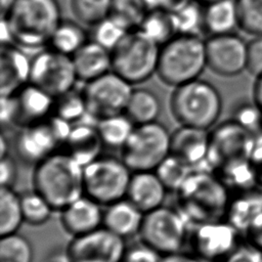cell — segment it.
I'll use <instances>...</instances> for the list:
<instances>
[{
  "instance_id": "cell-1",
  "label": "cell",
  "mask_w": 262,
  "mask_h": 262,
  "mask_svg": "<svg viewBox=\"0 0 262 262\" xmlns=\"http://www.w3.org/2000/svg\"><path fill=\"white\" fill-rule=\"evenodd\" d=\"M229 189L210 170L195 169L176 190L178 211L195 225L225 219L231 199Z\"/></svg>"
},
{
  "instance_id": "cell-2",
  "label": "cell",
  "mask_w": 262,
  "mask_h": 262,
  "mask_svg": "<svg viewBox=\"0 0 262 262\" xmlns=\"http://www.w3.org/2000/svg\"><path fill=\"white\" fill-rule=\"evenodd\" d=\"M2 17L9 25L12 44L33 52L48 46L52 33L62 19L57 0H16Z\"/></svg>"
},
{
  "instance_id": "cell-3",
  "label": "cell",
  "mask_w": 262,
  "mask_h": 262,
  "mask_svg": "<svg viewBox=\"0 0 262 262\" xmlns=\"http://www.w3.org/2000/svg\"><path fill=\"white\" fill-rule=\"evenodd\" d=\"M84 167L66 151H55L35 166L34 190L53 210H62L84 194Z\"/></svg>"
},
{
  "instance_id": "cell-4",
  "label": "cell",
  "mask_w": 262,
  "mask_h": 262,
  "mask_svg": "<svg viewBox=\"0 0 262 262\" xmlns=\"http://www.w3.org/2000/svg\"><path fill=\"white\" fill-rule=\"evenodd\" d=\"M206 68V40L199 35L177 34L161 45L157 75L163 83L177 87L199 79Z\"/></svg>"
},
{
  "instance_id": "cell-5",
  "label": "cell",
  "mask_w": 262,
  "mask_h": 262,
  "mask_svg": "<svg viewBox=\"0 0 262 262\" xmlns=\"http://www.w3.org/2000/svg\"><path fill=\"white\" fill-rule=\"evenodd\" d=\"M169 105L180 125L208 130L219 120L223 103L218 89L199 78L174 87Z\"/></svg>"
},
{
  "instance_id": "cell-6",
  "label": "cell",
  "mask_w": 262,
  "mask_h": 262,
  "mask_svg": "<svg viewBox=\"0 0 262 262\" xmlns=\"http://www.w3.org/2000/svg\"><path fill=\"white\" fill-rule=\"evenodd\" d=\"M161 46L140 30L128 32L111 51L112 71L132 85L157 74Z\"/></svg>"
},
{
  "instance_id": "cell-7",
  "label": "cell",
  "mask_w": 262,
  "mask_h": 262,
  "mask_svg": "<svg viewBox=\"0 0 262 262\" xmlns=\"http://www.w3.org/2000/svg\"><path fill=\"white\" fill-rule=\"evenodd\" d=\"M170 151L171 133L156 121L135 125L121 148V159L133 172L155 171Z\"/></svg>"
},
{
  "instance_id": "cell-8",
  "label": "cell",
  "mask_w": 262,
  "mask_h": 262,
  "mask_svg": "<svg viewBox=\"0 0 262 262\" xmlns=\"http://www.w3.org/2000/svg\"><path fill=\"white\" fill-rule=\"evenodd\" d=\"M131 176L122 159L99 157L84 167V194L108 206L126 196Z\"/></svg>"
},
{
  "instance_id": "cell-9",
  "label": "cell",
  "mask_w": 262,
  "mask_h": 262,
  "mask_svg": "<svg viewBox=\"0 0 262 262\" xmlns=\"http://www.w3.org/2000/svg\"><path fill=\"white\" fill-rule=\"evenodd\" d=\"M141 242L161 256L179 253L187 236V221L177 210L159 207L144 214Z\"/></svg>"
},
{
  "instance_id": "cell-10",
  "label": "cell",
  "mask_w": 262,
  "mask_h": 262,
  "mask_svg": "<svg viewBox=\"0 0 262 262\" xmlns=\"http://www.w3.org/2000/svg\"><path fill=\"white\" fill-rule=\"evenodd\" d=\"M72 125L52 115L48 119L20 127L15 138V149L20 160L38 164L63 145Z\"/></svg>"
},
{
  "instance_id": "cell-11",
  "label": "cell",
  "mask_w": 262,
  "mask_h": 262,
  "mask_svg": "<svg viewBox=\"0 0 262 262\" xmlns=\"http://www.w3.org/2000/svg\"><path fill=\"white\" fill-rule=\"evenodd\" d=\"M77 81L72 56L48 47L35 52L31 57L30 83L45 90L54 98L75 88Z\"/></svg>"
},
{
  "instance_id": "cell-12",
  "label": "cell",
  "mask_w": 262,
  "mask_h": 262,
  "mask_svg": "<svg viewBox=\"0 0 262 262\" xmlns=\"http://www.w3.org/2000/svg\"><path fill=\"white\" fill-rule=\"evenodd\" d=\"M124 78L111 71L85 83L82 90L88 114L97 121L125 112L134 88Z\"/></svg>"
},
{
  "instance_id": "cell-13",
  "label": "cell",
  "mask_w": 262,
  "mask_h": 262,
  "mask_svg": "<svg viewBox=\"0 0 262 262\" xmlns=\"http://www.w3.org/2000/svg\"><path fill=\"white\" fill-rule=\"evenodd\" d=\"M257 136L230 119L210 133L207 165L215 171L221 166L251 158Z\"/></svg>"
},
{
  "instance_id": "cell-14",
  "label": "cell",
  "mask_w": 262,
  "mask_h": 262,
  "mask_svg": "<svg viewBox=\"0 0 262 262\" xmlns=\"http://www.w3.org/2000/svg\"><path fill=\"white\" fill-rule=\"evenodd\" d=\"M125 251L124 238L102 226L74 236L67 247L66 255L71 262H121Z\"/></svg>"
},
{
  "instance_id": "cell-15",
  "label": "cell",
  "mask_w": 262,
  "mask_h": 262,
  "mask_svg": "<svg viewBox=\"0 0 262 262\" xmlns=\"http://www.w3.org/2000/svg\"><path fill=\"white\" fill-rule=\"evenodd\" d=\"M242 234L226 219L195 225L191 245L199 258L205 261H222L241 243Z\"/></svg>"
},
{
  "instance_id": "cell-16",
  "label": "cell",
  "mask_w": 262,
  "mask_h": 262,
  "mask_svg": "<svg viewBox=\"0 0 262 262\" xmlns=\"http://www.w3.org/2000/svg\"><path fill=\"white\" fill-rule=\"evenodd\" d=\"M248 42L235 33L214 35L206 40L207 66L222 77H234L247 71Z\"/></svg>"
},
{
  "instance_id": "cell-17",
  "label": "cell",
  "mask_w": 262,
  "mask_h": 262,
  "mask_svg": "<svg viewBox=\"0 0 262 262\" xmlns=\"http://www.w3.org/2000/svg\"><path fill=\"white\" fill-rule=\"evenodd\" d=\"M210 133L208 130L182 126L171 133V151L190 167L203 169L207 164L209 152Z\"/></svg>"
},
{
  "instance_id": "cell-18",
  "label": "cell",
  "mask_w": 262,
  "mask_h": 262,
  "mask_svg": "<svg viewBox=\"0 0 262 262\" xmlns=\"http://www.w3.org/2000/svg\"><path fill=\"white\" fill-rule=\"evenodd\" d=\"M31 58L15 44L2 45L0 56V95H14L30 82Z\"/></svg>"
},
{
  "instance_id": "cell-19",
  "label": "cell",
  "mask_w": 262,
  "mask_h": 262,
  "mask_svg": "<svg viewBox=\"0 0 262 262\" xmlns=\"http://www.w3.org/2000/svg\"><path fill=\"white\" fill-rule=\"evenodd\" d=\"M16 124L19 127L44 121L53 115L55 98L33 83H27L15 94Z\"/></svg>"
},
{
  "instance_id": "cell-20",
  "label": "cell",
  "mask_w": 262,
  "mask_h": 262,
  "mask_svg": "<svg viewBox=\"0 0 262 262\" xmlns=\"http://www.w3.org/2000/svg\"><path fill=\"white\" fill-rule=\"evenodd\" d=\"M102 218L99 204L84 194L60 210L61 225L73 237L99 228Z\"/></svg>"
},
{
  "instance_id": "cell-21",
  "label": "cell",
  "mask_w": 262,
  "mask_h": 262,
  "mask_svg": "<svg viewBox=\"0 0 262 262\" xmlns=\"http://www.w3.org/2000/svg\"><path fill=\"white\" fill-rule=\"evenodd\" d=\"M96 122L82 121L73 124L66 139V152L83 167L99 158L104 145L97 130Z\"/></svg>"
},
{
  "instance_id": "cell-22",
  "label": "cell",
  "mask_w": 262,
  "mask_h": 262,
  "mask_svg": "<svg viewBox=\"0 0 262 262\" xmlns=\"http://www.w3.org/2000/svg\"><path fill=\"white\" fill-rule=\"evenodd\" d=\"M166 190L155 171L134 172L128 185L126 199L145 214L162 206Z\"/></svg>"
},
{
  "instance_id": "cell-23",
  "label": "cell",
  "mask_w": 262,
  "mask_h": 262,
  "mask_svg": "<svg viewBox=\"0 0 262 262\" xmlns=\"http://www.w3.org/2000/svg\"><path fill=\"white\" fill-rule=\"evenodd\" d=\"M262 217V188L255 187L235 192L231 196L225 219L232 224L242 235Z\"/></svg>"
},
{
  "instance_id": "cell-24",
  "label": "cell",
  "mask_w": 262,
  "mask_h": 262,
  "mask_svg": "<svg viewBox=\"0 0 262 262\" xmlns=\"http://www.w3.org/2000/svg\"><path fill=\"white\" fill-rule=\"evenodd\" d=\"M78 81L90 82L112 71V53L95 41L86 42L73 56Z\"/></svg>"
},
{
  "instance_id": "cell-25",
  "label": "cell",
  "mask_w": 262,
  "mask_h": 262,
  "mask_svg": "<svg viewBox=\"0 0 262 262\" xmlns=\"http://www.w3.org/2000/svg\"><path fill=\"white\" fill-rule=\"evenodd\" d=\"M144 213L129 200H120L107 206L102 225L116 235L125 238L139 233Z\"/></svg>"
},
{
  "instance_id": "cell-26",
  "label": "cell",
  "mask_w": 262,
  "mask_h": 262,
  "mask_svg": "<svg viewBox=\"0 0 262 262\" xmlns=\"http://www.w3.org/2000/svg\"><path fill=\"white\" fill-rule=\"evenodd\" d=\"M239 29L235 0H215L204 4V31L210 36L235 33Z\"/></svg>"
},
{
  "instance_id": "cell-27",
  "label": "cell",
  "mask_w": 262,
  "mask_h": 262,
  "mask_svg": "<svg viewBox=\"0 0 262 262\" xmlns=\"http://www.w3.org/2000/svg\"><path fill=\"white\" fill-rule=\"evenodd\" d=\"M162 111V102L158 94L149 89H133L125 114L135 125L156 122Z\"/></svg>"
},
{
  "instance_id": "cell-28",
  "label": "cell",
  "mask_w": 262,
  "mask_h": 262,
  "mask_svg": "<svg viewBox=\"0 0 262 262\" xmlns=\"http://www.w3.org/2000/svg\"><path fill=\"white\" fill-rule=\"evenodd\" d=\"M88 35L82 24L78 20L61 19L51 35L48 47L73 56L86 42Z\"/></svg>"
},
{
  "instance_id": "cell-29",
  "label": "cell",
  "mask_w": 262,
  "mask_h": 262,
  "mask_svg": "<svg viewBox=\"0 0 262 262\" xmlns=\"http://www.w3.org/2000/svg\"><path fill=\"white\" fill-rule=\"evenodd\" d=\"M96 126L104 145L121 149L131 135L135 124L125 113H121L99 119Z\"/></svg>"
},
{
  "instance_id": "cell-30",
  "label": "cell",
  "mask_w": 262,
  "mask_h": 262,
  "mask_svg": "<svg viewBox=\"0 0 262 262\" xmlns=\"http://www.w3.org/2000/svg\"><path fill=\"white\" fill-rule=\"evenodd\" d=\"M138 30L143 32L160 46L178 34L173 12L163 8L149 9Z\"/></svg>"
},
{
  "instance_id": "cell-31",
  "label": "cell",
  "mask_w": 262,
  "mask_h": 262,
  "mask_svg": "<svg viewBox=\"0 0 262 262\" xmlns=\"http://www.w3.org/2000/svg\"><path fill=\"white\" fill-rule=\"evenodd\" d=\"M24 221L20 196L11 187L0 190V235L16 232Z\"/></svg>"
},
{
  "instance_id": "cell-32",
  "label": "cell",
  "mask_w": 262,
  "mask_h": 262,
  "mask_svg": "<svg viewBox=\"0 0 262 262\" xmlns=\"http://www.w3.org/2000/svg\"><path fill=\"white\" fill-rule=\"evenodd\" d=\"M87 113V104L83 91H77L73 88L55 98L53 115L71 125L82 121Z\"/></svg>"
},
{
  "instance_id": "cell-33",
  "label": "cell",
  "mask_w": 262,
  "mask_h": 262,
  "mask_svg": "<svg viewBox=\"0 0 262 262\" xmlns=\"http://www.w3.org/2000/svg\"><path fill=\"white\" fill-rule=\"evenodd\" d=\"M143 0H113L110 15L128 31L138 30L147 11Z\"/></svg>"
},
{
  "instance_id": "cell-34",
  "label": "cell",
  "mask_w": 262,
  "mask_h": 262,
  "mask_svg": "<svg viewBox=\"0 0 262 262\" xmlns=\"http://www.w3.org/2000/svg\"><path fill=\"white\" fill-rule=\"evenodd\" d=\"M113 0H70V8L76 20L95 26L110 15Z\"/></svg>"
},
{
  "instance_id": "cell-35",
  "label": "cell",
  "mask_w": 262,
  "mask_h": 262,
  "mask_svg": "<svg viewBox=\"0 0 262 262\" xmlns=\"http://www.w3.org/2000/svg\"><path fill=\"white\" fill-rule=\"evenodd\" d=\"M194 169L170 154L155 170L156 174L169 190H177Z\"/></svg>"
},
{
  "instance_id": "cell-36",
  "label": "cell",
  "mask_w": 262,
  "mask_h": 262,
  "mask_svg": "<svg viewBox=\"0 0 262 262\" xmlns=\"http://www.w3.org/2000/svg\"><path fill=\"white\" fill-rule=\"evenodd\" d=\"M173 17L178 34L199 35V32L204 30V4L190 0L173 11Z\"/></svg>"
},
{
  "instance_id": "cell-37",
  "label": "cell",
  "mask_w": 262,
  "mask_h": 262,
  "mask_svg": "<svg viewBox=\"0 0 262 262\" xmlns=\"http://www.w3.org/2000/svg\"><path fill=\"white\" fill-rule=\"evenodd\" d=\"M33 249L25 236L14 232L1 236L0 262H32Z\"/></svg>"
},
{
  "instance_id": "cell-38",
  "label": "cell",
  "mask_w": 262,
  "mask_h": 262,
  "mask_svg": "<svg viewBox=\"0 0 262 262\" xmlns=\"http://www.w3.org/2000/svg\"><path fill=\"white\" fill-rule=\"evenodd\" d=\"M24 221L30 225L44 224L53 211L50 204L36 190L24 193L20 196Z\"/></svg>"
},
{
  "instance_id": "cell-39",
  "label": "cell",
  "mask_w": 262,
  "mask_h": 262,
  "mask_svg": "<svg viewBox=\"0 0 262 262\" xmlns=\"http://www.w3.org/2000/svg\"><path fill=\"white\" fill-rule=\"evenodd\" d=\"M239 29L252 36H262V0H235Z\"/></svg>"
},
{
  "instance_id": "cell-40",
  "label": "cell",
  "mask_w": 262,
  "mask_h": 262,
  "mask_svg": "<svg viewBox=\"0 0 262 262\" xmlns=\"http://www.w3.org/2000/svg\"><path fill=\"white\" fill-rule=\"evenodd\" d=\"M128 32L130 31L124 28L119 21L107 16L93 26L92 37L93 41L112 51Z\"/></svg>"
},
{
  "instance_id": "cell-41",
  "label": "cell",
  "mask_w": 262,
  "mask_h": 262,
  "mask_svg": "<svg viewBox=\"0 0 262 262\" xmlns=\"http://www.w3.org/2000/svg\"><path fill=\"white\" fill-rule=\"evenodd\" d=\"M232 120L255 136H262V110L253 99L238 102L232 112Z\"/></svg>"
},
{
  "instance_id": "cell-42",
  "label": "cell",
  "mask_w": 262,
  "mask_h": 262,
  "mask_svg": "<svg viewBox=\"0 0 262 262\" xmlns=\"http://www.w3.org/2000/svg\"><path fill=\"white\" fill-rule=\"evenodd\" d=\"M247 71L255 78L262 75V36H255L248 42Z\"/></svg>"
},
{
  "instance_id": "cell-43",
  "label": "cell",
  "mask_w": 262,
  "mask_h": 262,
  "mask_svg": "<svg viewBox=\"0 0 262 262\" xmlns=\"http://www.w3.org/2000/svg\"><path fill=\"white\" fill-rule=\"evenodd\" d=\"M221 262H262V251L248 242L241 243Z\"/></svg>"
},
{
  "instance_id": "cell-44",
  "label": "cell",
  "mask_w": 262,
  "mask_h": 262,
  "mask_svg": "<svg viewBox=\"0 0 262 262\" xmlns=\"http://www.w3.org/2000/svg\"><path fill=\"white\" fill-rule=\"evenodd\" d=\"M161 255L143 244L136 245L130 249H126L121 262H159Z\"/></svg>"
},
{
  "instance_id": "cell-45",
  "label": "cell",
  "mask_w": 262,
  "mask_h": 262,
  "mask_svg": "<svg viewBox=\"0 0 262 262\" xmlns=\"http://www.w3.org/2000/svg\"><path fill=\"white\" fill-rule=\"evenodd\" d=\"M16 100L14 95L1 96L0 100V120L3 126L16 124Z\"/></svg>"
},
{
  "instance_id": "cell-46",
  "label": "cell",
  "mask_w": 262,
  "mask_h": 262,
  "mask_svg": "<svg viewBox=\"0 0 262 262\" xmlns=\"http://www.w3.org/2000/svg\"><path fill=\"white\" fill-rule=\"evenodd\" d=\"M17 169L14 160L8 155L1 158L0 162V183L1 187H11L16 179Z\"/></svg>"
},
{
  "instance_id": "cell-47",
  "label": "cell",
  "mask_w": 262,
  "mask_h": 262,
  "mask_svg": "<svg viewBox=\"0 0 262 262\" xmlns=\"http://www.w3.org/2000/svg\"><path fill=\"white\" fill-rule=\"evenodd\" d=\"M250 161L255 173L257 184L260 188H262V136L257 137Z\"/></svg>"
},
{
  "instance_id": "cell-48",
  "label": "cell",
  "mask_w": 262,
  "mask_h": 262,
  "mask_svg": "<svg viewBox=\"0 0 262 262\" xmlns=\"http://www.w3.org/2000/svg\"><path fill=\"white\" fill-rule=\"evenodd\" d=\"M148 9L163 8L171 12L176 11L190 0H143Z\"/></svg>"
},
{
  "instance_id": "cell-49",
  "label": "cell",
  "mask_w": 262,
  "mask_h": 262,
  "mask_svg": "<svg viewBox=\"0 0 262 262\" xmlns=\"http://www.w3.org/2000/svg\"><path fill=\"white\" fill-rule=\"evenodd\" d=\"M247 242L262 251V217L245 234Z\"/></svg>"
},
{
  "instance_id": "cell-50",
  "label": "cell",
  "mask_w": 262,
  "mask_h": 262,
  "mask_svg": "<svg viewBox=\"0 0 262 262\" xmlns=\"http://www.w3.org/2000/svg\"><path fill=\"white\" fill-rule=\"evenodd\" d=\"M159 262H205V260L201 258H194L185 254H181L179 252L175 254L162 256Z\"/></svg>"
},
{
  "instance_id": "cell-51",
  "label": "cell",
  "mask_w": 262,
  "mask_h": 262,
  "mask_svg": "<svg viewBox=\"0 0 262 262\" xmlns=\"http://www.w3.org/2000/svg\"><path fill=\"white\" fill-rule=\"evenodd\" d=\"M253 100L262 110V75L255 78L253 84Z\"/></svg>"
},
{
  "instance_id": "cell-52",
  "label": "cell",
  "mask_w": 262,
  "mask_h": 262,
  "mask_svg": "<svg viewBox=\"0 0 262 262\" xmlns=\"http://www.w3.org/2000/svg\"><path fill=\"white\" fill-rule=\"evenodd\" d=\"M15 2H16V0H0L1 16H6Z\"/></svg>"
},
{
  "instance_id": "cell-53",
  "label": "cell",
  "mask_w": 262,
  "mask_h": 262,
  "mask_svg": "<svg viewBox=\"0 0 262 262\" xmlns=\"http://www.w3.org/2000/svg\"><path fill=\"white\" fill-rule=\"evenodd\" d=\"M0 143H1V145H0V156H1V158H3L5 156H7V149H8V141H7L4 134H2L0 136Z\"/></svg>"
},
{
  "instance_id": "cell-54",
  "label": "cell",
  "mask_w": 262,
  "mask_h": 262,
  "mask_svg": "<svg viewBox=\"0 0 262 262\" xmlns=\"http://www.w3.org/2000/svg\"><path fill=\"white\" fill-rule=\"evenodd\" d=\"M48 262H71V261L64 253L62 255H56V256L52 257Z\"/></svg>"
},
{
  "instance_id": "cell-55",
  "label": "cell",
  "mask_w": 262,
  "mask_h": 262,
  "mask_svg": "<svg viewBox=\"0 0 262 262\" xmlns=\"http://www.w3.org/2000/svg\"><path fill=\"white\" fill-rule=\"evenodd\" d=\"M196 1H199V2L202 3V4H207V3H210V2L215 1V0H196Z\"/></svg>"
}]
</instances>
